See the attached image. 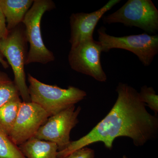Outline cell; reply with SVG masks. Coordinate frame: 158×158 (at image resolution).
<instances>
[{"label": "cell", "instance_id": "30bf717a", "mask_svg": "<svg viewBox=\"0 0 158 158\" xmlns=\"http://www.w3.org/2000/svg\"><path fill=\"white\" fill-rule=\"evenodd\" d=\"M120 0H110L105 6L96 11L90 13H73L70 17L71 47L80 43L93 39L94 31L99 20L104 15L112 9Z\"/></svg>", "mask_w": 158, "mask_h": 158}, {"label": "cell", "instance_id": "7a4b0ae2", "mask_svg": "<svg viewBox=\"0 0 158 158\" xmlns=\"http://www.w3.org/2000/svg\"><path fill=\"white\" fill-rule=\"evenodd\" d=\"M28 93L31 102L39 105L49 117L75 106L87 96L84 90L69 86L63 89L46 85L28 74Z\"/></svg>", "mask_w": 158, "mask_h": 158}, {"label": "cell", "instance_id": "6da1fadb", "mask_svg": "<svg viewBox=\"0 0 158 158\" xmlns=\"http://www.w3.org/2000/svg\"><path fill=\"white\" fill-rule=\"evenodd\" d=\"M117 99L109 113L87 135L71 141L67 148L58 152L63 158L77 150L101 141L112 149L113 141L119 137L131 138L136 146H143L156 139L158 134L156 115L148 112L137 90L127 84L119 83L116 87Z\"/></svg>", "mask_w": 158, "mask_h": 158}, {"label": "cell", "instance_id": "9c48e42d", "mask_svg": "<svg viewBox=\"0 0 158 158\" xmlns=\"http://www.w3.org/2000/svg\"><path fill=\"white\" fill-rule=\"evenodd\" d=\"M49 116L40 106L22 102L14 127L9 137L17 146L33 138Z\"/></svg>", "mask_w": 158, "mask_h": 158}, {"label": "cell", "instance_id": "9a60e30c", "mask_svg": "<svg viewBox=\"0 0 158 158\" xmlns=\"http://www.w3.org/2000/svg\"><path fill=\"white\" fill-rule=\"evenodd\" d=\"M0 158H26L18 146L0 131Z\"/></svg>", "mask_w": 158, "mask_h": 158}, {"label": "cell", "instance_id": "2e32d148", "mask_svg": "<svg viewBox=\"0 0 158 158\" xmlns=\"http://www.w3.org/2000/svg\"><path fill=\"white\" fill-rule=\"evenodd\" d=\"M139 94L141 100L146 106L153 110L156 115L158 112V96L153 88L147 86H143L141 88Z\"/></svg>", "mask_w": 158, "mask_h": 158}, {"label": "cell", "instance_id": "5bb4252c", "mask_svg": "<svg viewBox=\"0 0 158 158\" xmlns=\"http://www.w3.org/2000/svg\"><path fill=\"white\" fill-rule=\"evenodd\" d=\"M18 96H20L19 93L14 81L7 74L0 71V107Z\"/></svg>", "mask_w": 158, "mask_h": 158}, {"label": "cell", "instance_id": "ac0fdd59", "mask_svg": "<svg viewBox=\"0 0 158 158\" xmlns=\"http://www.w3.org/2000/svg\"><path fill=\"white\" fill-rule=\"evenodd\" d=\"M9 32L7 28L6 19L0 9V40L6 37Z\"/></svg>", "mask_w": 158, "mask_h": 158}, {"label": "cell", "instance_id": "ffe728a7", "mask_svg": "<svg viewBox=\"0 0 158 158\" xmlns=\"http://www.w3.org/2000/svg\"><path fill=\"white\" fill-rule=\"evenodd\" d=\"M123 158H127L126 157H125V156H124V157H123Z\"/></svg>", "mask_w": 158, "mask_h": 158}, {"label": "cell", "instance_id": "8992f818", "mask_svg": "<svg viewBox=\"0 0 158 158\" xmlns=\"http://www.w3.org/2000/svg\"><path fill=\"white\" fill-rule=\"evenodd\" d=\"M98 41L101 44L103 52H107L112 49L126 50L138 57L145 66L150 65L158 53V35L144 33L123 37H115L107 34L104 27L98 31Z\"/></svg>", "mask_w": 158, "mask_h": 158}, {"label": "cell", "instance_id": "3957f363", "mask_svg": "<svg viewBox=\"0 0 158 158\" xmlns=\"http://www.w3.org/2000/svg\"><path fill=\"white\" fill-rule=\"evenodd\" d=\"M27 42L25 27L20 24L0 40V53L11 65L14 73L13 81L22 101L30 102L25 71L28 54Z\"/></svg>", "mask_w": 158, "mask_h": 158}, {"label": "cell", "instance_id": "4fadbf2b", "mask_svg": "<svg viewBox=\"0 0 158 158\" xmlns=\"http://www.w3.org/2000/svg\"><path fill=\"white\" fill-rule=\"evenodd\" d=\"M22 102L20 96H16L0 107V131L7 136L14 127Z\"/></svg>", "mask_w": 158, "mask_h": 158}, {"label": "cell", "instance_id": "277c9868", "mask_svg": "<svg viewBox=\"0 0 158 158\" xmlns=\"http://www.w3.org/2000/svg\"><path fill=\"white\" fill-rule=\"evenodd\" d=\"M55 6L53 2L50 0H34L25 15L22 23L27 41L30 44L26 65L32 63L46 64L55 60L53 53L44 45L40 29L43 15Z\"/></svg>", "mask_w": 158, "mask_h": 158}, {"label": "cell", "instance_id": "52a82bcc", "mask_svg": "<svg viewBox=\"0 0 158 158\" xmlns=\"http://www.w3.org/2000/svg\"><path fill=\"white\" fill-rule=\"evenodd\" d=\"M81 108L72 106L49 117L40 127L33 138L55 143L59 152L67 148L70 143L71 131L79 123L78 116Z\"/></svg>", "mask_w": 158, "mask_h": 158}, {"label": "cell", "instance_id": "8fae6325", "mask_svg": "<svg viewBox=\"0 0 158 158\" xmlns=\"http://www.w3.org/2000/svg\"><path fill=\"white\" fill-rule=\"evenodd\" d=\"M34 0H0V9L6 19L7 28L10 31L23 22Z\"/></svg>", "mask_w": 158, "mask_h": 158}, {"label": "cell", "instance_id": "7c38bea8", "mask_svg": "<svg viewBox=\"0 0 158 158\" xmlns=\"http://www.w3.org/2000/svg\"><path fill=\"white\" fill-rule=\"evenodd\" d=\"M26 158H59V149L55 143L32 138L19 145Z\"/></svg>", "mask_w": 158, "mask_h": 158}, {"label": "cell", "instance_id": "d6986e66", "mask_svg": "<svg viewBox=\"0 0 158 158\" xmlns=\"http://www.w3.org/2000/svg\"><path fill=\"white\" fill-rule=\"evenodd\" d=\"M0 63H1L4 68L7 69L9 67V64H8V62L5 60V59H4V56L1 53H0Z\"/></svg>", "mask_w": 158, "mask_h": 158}, {"label": "cell", "instance_id": "ba28073f", "mask_svg": "<svg viewBox=\"0 0 158 158\" xmlns=\"http://www.w3.org/2000/svg\"><path fill=\"white\" fill-rule=\"evenodd\" d=\"M101 44L94 39L85 40L71 47L68 61L71 68L77 72L91 77L99 82H106L107 76L102 67Z\"/></svg>", "mask_w": 158, "mask_h": 158}, {"label": "cell", "instance_id": "5b68a950", "mask_svg": "<svg viewBox=\"0 0 158 158\" xmlns=\"http://www.w3.org/2000/svg\"><path fill=\"white\" fill-rule=\"evenodd\" d=\"M105 24L120 23L149 33L158 31V10L151 0H128L120 9L102 19Z\"/></svg>", "mask_w": 158, "mask_h": 158}, {"label": "cell", "instance_id": "e0dca14e", "mask_svg": "<svg viewBox=\"0 0 158 158\" xmlns=\"http://www.w3.org/2000/svg\"><path fill=\"white\" fill-rule=\"evenodd\" d=\"M94 151L85 147L75 151L63 158H94Z\"/></svg>", "mask_w": 158, "mask_h": 158}]
</instances>
